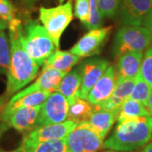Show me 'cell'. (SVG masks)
<instances>
[{
	"label": "cell",
	"instance_id": "cell-1",
	"mask_svg": "<svg viewBox=\"0 0 152 152\" xmlns=\"http://www.w3.org/2000/svg\"><path fill=\"white\" fill-rule=\"evenodd\" d=\"M10 42V65L7 75L6 95L21 91L37 77L39 66L30 57L23 45V24L16 17L8 22Z\"/></svg>",
	"mask_w": 152,
	"mask_h": 152
},
{
	"label": "cell",
	"instance_id": "cell-2",
	"mask_svg": "<svg viewBox=\"0 0 152 152\" xmlns=\"http://www.w3.org/2000/svg\"><path fill=\"white\" fill-rule=\"evenodd\" d=\"M152 140V117H140L118 123L102 149L130 152L146 145Z\"/></svg>",
	"mask_w": 152,
	"mask_h": 152
},
{
	"label": "cell",
	"instance_id": "cell-3",
	"mask_svg": "<svg viewBox=\"0 0 152 152\" xmlns=\"http://www.w3.org/2000/svg\"><path fill=\"white\" fill-rule=\"evenodd\" d=\"M23 45L39 67L43 66L49 56L58 49L43 26L32 20L23 25Z\"/></svg>",
	"mask_w": 152,
	"mask_h": 152
},
{
	"label": "cell",
	"instance_id": "cell-4",
	"mask_svg": "<svg viewBox=\"0 0 152 152\" xmlns=\"http://www.w3.org/2000/svg\"><path fill=\"white\" fill-rule=\"evenodd\" d=\"M152 43V33L143 26H124L117 31L113 43V53L118 58L127 53H144Z\"/></svg>",
	"mask_w": 152,
	"mask_h": 152
},
{
	"label": "cell",
	"instance_id": "cell-5",
	"mask_svg": "<svg viewBox=\"0 0 152 152\" xmlns=\"http://www.w3.org/2000/svg\"><path fill=\"white\" fill-rule=\"evenodd\" d=\"M73 17L71 1H67L65 4L53 8L41 7L39 10V20L58 49L61 37L72 21Z\"/></svg>",
	"mask_w": 152,
	"mask_h": 152
},
{
	"label": "cell",
	"instance_id": "cell-6",
	"mask_svg": "<svg viewBox=\"0 0 152 152\" xmlns=\"http://www.w3.org/2000/svg\"><path fill=\"white\" fill-rule=\"evenodd\" d=\"M104 140L86 121L77 124L66 138L69 152H99L103 146Z\"/></svg>",
	"mask_w": 152,
	"mask_h": 152
},
{
	"label": "cell",
	"instance_id": "cell-7",
	"mask_svg": "<svg viewBox=\"0 0 152 152\" xmlns=\"http://www.w3.org/2000/svg\"><path fill=\"white\" fill-rule=\"evenodd\" d=\"M69 104L58 91L53 92L41 107L35 128L44 125L59 124L68 120Z\"/></svg>",
	"mask_w": 152,
	"mask_h": 152
},
{
	"label": "cell",
	"instance_id": "cell-8",
	"mask_svg": "<svg viewBox=\"0 0 152 152\" xmlns=\"http://www.w3.org/2000/svg\"><path fill=\"white\" fill-rule=\"evenodd\" d=\"M112 29L113 26H107L90 30L78 41L69 52L80 58L91 57L100 53L108 39Z\"/></svg>",
	"mask_w": 152,
	"mask_h": 152
},
{
	"label": "cell",
	"instance_id": "cell-9",
	"mask_svg": "<svg viewBox=\"0 0 152 152\" xmlns=\"http://www.w3.org/2000/svg\"><path fill=\"white\" fill-rule=\"evenodd\" d=\"M108 67V61L99 57L90 58L82 62L79 66L81 80L80 97L87 99L91 90Z\"/></svg>",
	"mask_w": 152,
	"mask_h": 152
},
{
	"label": "cell",
	"instance_id": "cell-10",
	"mask_svg": "<svg viewBox=\"0 0 152 152\" xmlns=\"http://www.w3.org/2000/svg\"><path fill=\"white\" fill-rule=\"evenodd\" d=\"M77 124L71 121L66 120L59 124L40 126L33 129L26 134L23 142L26 143H40V142L58 140L66 139L75 128Z\"/></svg>",
	"mask_w": 152,
	"mask_h": 152
},
{
	"label": "cell",
	"instance_id": "cell-11",
	"mask_svg": "<svg viewBox=\"0 0 152 152\" xmlns=\"http://www.w3.org/2000/svg\"><path fill=\"white\" fill-rule=\"evenodd\" d=\"M152 9V0H122L119 19L124 26H142Z\"/></svg>",
	"mask_w": 152,
	"mask_h": 152
},
{
	"label": "cell",
	"instance_id": "cell-12",
	"mask_svg": "<svg viewBox=\"0 0 152 152\" xmlns=\"http://www.w3.org/2000/svg\"><path fill=\"white\" fill-rule=\"evenodd\" d=\"M65 74L57 71L54 69L49 68L47 66H43L42 73L36 81L33 82L31 86L26 87V89L17 92L10 100H17L19 98L23 97L26 95L36 91H50L55 92L58 91L60 82L64 77Z\"/></svg>",
	"mask_w": 152,
	"mask_h": 152
},
{
	"label": "cell",
	"instance_id": "cell-13",
	"mask_svg": "<svg viewBox=\"0 0 152 152\" xmlns=\"http://www.w3.org/2000/svg\"><path fill=\"white\" fill-rule=\"evenodd\" d=\"M117 69L114 66L109 65L102 76L91 90L87 100L94 106L102 102L111 96L117 86Z\"/></svg>",
	"mask_w": 152,
	"mask_h": 152
},
{
	"label": "cell",
	"instance_id": "cell-14",
	"mask_svg": "<svg viewBox=\"0 0 152 152\" xmlns=\"http://www.w3.org/2000/svg\"><path fill=\"white\" fill-rule=\"evenodd\" d=\"M42 106L20 107L12 112L2 122L18 132L28 133L35 129Z\"/></svg>",
	"mask_w": 152,
	"mask_h": 152
},
{
	"label": "cell",
	"instance_id": "cell-15",
	"mask_svg": "<svg viewBox=\"0 0 152 152\" xmlns=\"http://www.w3.org/2000/svg\"><path fill=\"white\" fill-rule=\"evenodd\" d=\"M135 82L136 78L123 81H118L117 86L111 96L102 102L94 106V107L113 112L118 115L121 107L124 103L125 101H127L130 96Z\"/></svg>",
	"mask_w": 152,
	"mask_h": 152
},
{
	"label": "cell",
	"instance_id": "cell-16",
	"mask_svg": "<svg viewBox=\"0 0 152 152\" xmlns=\"http://www.w3.org/2000/svg\"><path fill=\"white\" fill-rule=\"evenodd\" d=\"M143 53L131 52L120 56L117 64L118 81L134 79L141 68Z\"/></svg>",
	"mask_w": 152,
	"mask_h": 152
},
{
	"label": "cell",
	"instance_id": "cell-17",
	"mask_svg": "<svg viewBox=\"0 0 152 152\" xmlns=\"http://www.w3.org/2000/svg\"><path fill=\"white\" fill-rule=\"evenodd\" d=\"M52 93L50 91H36L26 95L17 100H10V102L4 107L3 113L1 114V120L4 121L12 112L18 108L42 106Z\"/></svg>",
	"mask_w": 152,
	"mask_h": 152
},
{
	"label": "cell",
	"instance_id": "cell-18",
	"mask_svg": "<svg viewBox=\"0 0 152 152\" xmlns=\"http://www.w3.org/2000/svg\"><path fill=\"white\" fill-rule=\"evenodd\" d=\"M118 113L103 109L94 107L92 114L86 122L103 140L113 128L115 121H117Z\"/></svg>",
	"mask_w": 152,
	"mask_h": 152
},
{
	"label": "cell",
	"instance_id": "cell-19",
	"mask_svg": "<svg viewBox=\"0 0 152 152\" xmlns=\"http://www.w3.org/2000/svg\"><path fill=\"white\" fill-rule=\"evenodd\" d=\"M80 73L79 67L71 69L66 74L60 82L57 91L61 93L69 105L73 103L75 99L80 97Z\"/></svg>",
	"mask_w": 152,
	"mask_h": 152
},
{
	"label": "cell",
	"instance_id": "cell-20",
	"mask_svg": "<svg viewBox=\"0 0 152 152\" xmlns=\"http://www.w3.org/2000/svg\"><path fill=\"white\" fill-rule=\"evenodd\" d=\"M81 58H82L73 54L70 52L60 51L57 49L53 53L49 56L44 65L66 75Z\"/></svg>",
	"mask_w": 152,
	"mask_h": 152
},
{
	"label": "cell",
	"instance_id": "cell-21",
	"mask_svg": "<svg viewBox=\"0 0 152 152\" xmlns=\"http://www.w3.org/2000/svg\"><path fill=\"white\" fill-rule=\"evenodd\" d=\"M94 111V105L87 99L77 98L73 103L69 105L68 120H71L77 124L89 119Z\"/></svg>",
	"mask_w": 152,
	"mask_h": 152
},
{
	"label": "cell",
	"instance_id": "cell-22",
	"mask_svg": "<svg viewBox=\"0 0 152 152\" xmlns=\"http://www.w3.org/2000/svg\"><path fill=\"white\" fill-rule=\"evenodd\" d=\"M147 116H151V115L145 106H144L139 102H136L134 100L129 98L127 101H125L124 103L121 107L117 118V122L119 123L124 120L137 118L140 117H147Z\"/></svg>",
	"mask_w": 152,
	"mask_h": 152
},
{
	"label": "cell",
	"instance_id": "cell-23",
	"mask_svg": "<svg viewBox=\"0 0 152 152\" xmlns=\"http://www.w3.org/2000/svg\"><path fill=\"white\" fill-rule=\"evenodd\" d=\"M22 145L25 152H69L66 139L40 143L22 142Z\"/></svg>",
	"mask_w": 152,
	"mask_h": 152
},
{
	"label": "cell",
	"instance_id": "cell-24",
	"mask_svg": "<svg viewBox=\"0 0 152 152\" xmlns=\"http://www.w3.org/2000/svg\"><path fill=\"white\" fill-rule=\"evenodd\" d=\"M10 37L4 31H0V75H7L10 65Z\"/></svg>",
	"mask_w": 152,
	"mask_h": 152
},
{
	"label": "cell",
	"instance_id": "cell-25",
	"mask_svg": "<svg viewBox=\"0 0 152 152\" xmlns=\"http://www.w3.org/2000/svg\"><path fill=\"white\" fill-rule=\"evenodd\" d=\"M152 87L142 78L140 73L136 76V82L133 91L131 92L129 99L139 102L147 107L148 99L151 91Z\"/></svg>",
	"mask_w": 152,
	"mask_h": 152
},
{
	"label": "cell",
	"instance_id": "cell-26",
	"mask_svg": "<svg viewBox=\"0 0 152 152\" xmlns=\"http://www.w3.org/2000/svg\"><path fill=\"white\" fill-rule=\"evenodd\" d=\"M122 0H97L98 7L103 18L112 19L119 11Z\"/></svg>",
	"mask_w": 152,
	"mask_h": 152
},
{
	"label": "cell",
	"instance_id": "cell-27",
	"mask_svg": "<svg viewBox=\"0 0 152 152\" xmlns=\"http://www.w3.org/2000/svg\"><path fill=\"white\" fill-rule=\"evenodd\" d=\"M140 75L152 87V43L143 56Z\"/></svg>",
	"mask_w": 152,
	"mask_h": 152
},
{
	"label": "cell",
	"instance_id": "cell-28",
	"mask_svg": "<svg viewBox=\"0 0 152 152\" xmlns=\"http://www.w3.org/2000/svg\"><path fill=\"white\" fill-rule=\"evenodd\" d=\"M102 19L99 7L97 0H90V19L86 28L90 30H94L101 27L102 25Z\"/></svg>",
	"mask_w": 152,
	"mask_h": 152
},
{
	"label": "cell",
	"instance_id": "cell-29",
	"mask_svg": "<svg viewBox=\"0 0 152 152\" xmlns=\"http://www.w3.org/2000/svg\"><path fill=\"white\" fill-rule=\"evenodd\" d=\"M75 15L83 25L87 26L90 19V0H75Z\"/></svg>",
	"mask_w": 152,
	"mask_h": 152
},
{
	"label": "cell",
	"instance_id": "cell-30",
	"mask_svg": "<svg viewBox=\"0 0 152 152\" xmlns=\"http://www.w3.org/2000/svg\"><path fill=\"white\" fill-rule=\"evenodd\" d=\"M16 10L10 0H0V19L10 22L15 18Z\"/></svg>",
	"mask_w": 152,
	"mask_h": 152
},
{
	"label": "cell",
	"instance_id": "cell-31",
	"mask_svg": "<svg viewBox=\"0 0 152 152\" xmlns=\"http://www.w3.org/2000/svg\"><path fill=\"white\" fill-rule=\"evenodd\" d=\"M142 26L146 27L147 29H149L151 31V32L152 33V9L149 12V14L147 15L146 17L145 18Z\"/></svg>",
	"mask_w": 152,
	"mask_h": 152
},
{
	"label": "cell",
	"instance_id": "cell-32",
	"mask_svg": "<svg viewBox=\"0 0 152 152\" xmlns=\"http://www.w3.org/2000/svg\"><path fill=\"white\" fill-rule=\"evenodd\" d=\"M37 1L38 0H22L23 4L25 5V7L29 8V9H30V8H32Z\"/></svg>",
	"mask_w": 152,
	"mask_h": 152
},
{
	"label": "cell",
	"instance_id": "cell-33",
	"mask_svg": "<svg viewBox=\"0 0 152 152\" xmlns=\"http://www.w3.org/2000/svg\"><path fill=\"white\" fill-rule=\"evenodd\" d=\"M147 109L150 113V115L152 117V90L150 94V96L148 99V105H147Z\"/></svg>",
	"mask_w": 152,
	"mask_h": 152
},
{
	"label": "cell",
	"instance_id": "cell-34",
	"mask_svg": "<svg viewBox=\"0 0 152 152\" xmlns=\"http://www.w3.org/2000/svg\"><path fill=\"white\" fill-rule=\"evenodd\" d=\"M9 125L5 124L4 122H1L0 123V137L3 135V134L9 129Z\"/></svg>",
	"mask_w": 152,
	"mask_h": 152
},
{
	"label": "cell",
	"instance_id": "cell-35",
	"mask_svg": "<svg viewBox=\"0 0 152 152\" xmlns=\"http://www.w3.org/2000/svg\"><path fill=\"white\" fill-rule=\"evenodd\" d=\"M6 100H7V95H3L0 96V111L5 106Z\"/></svg>",
	"mask_w": 152,
	"mask_h": 152
},
{
	"label": "cell",
	"instance_id": "cell-36",
	"mask_svg": "<svg viewBox=\"0 0 152 152\" xmlns=\"http://www.w3.org/2000/svg\"><path fill=\"white\" fill-rule=\"evenodd\" d=\"M141 152H152V141L148 143L145 148L141 151Z\"/></svg>",
	"mask_w": 152,
	"mask_h": 152
},
{
	"label": "cell",
	"instance_id": "cell-37",
	"mask_svg": "<svg viewBox=\"0 0 152 152\" xmlns=\"http://www.w3.org/2000/svg\"><path fill=\"white\" fill-rule=\"evenodd\" d=\"M0 152H25L24 151V147L23 145H20V146L19 147V148H17L15 150H14V151H4V150H3V149H1L0 148Z\"/></svg>",
	"mask_w": 152,
	"mask_h": 152
},
{
	"label": "cell",
	"instance_id": "cell-38",
	"mask_svg": "<svg viewBox=\"0 0 152 152\" xmlns=\"http://www.w3.org/2000/svg\"><path fill=\"white\" fill-rule=\"evenodd\" d=\"M6 28H8V22L0 19V31H4Z\"/></svg>",
	"mask_w": 152,
	"mask_h": 152
},
{
	"label": "cell",
	"instance_id": "cell-39",
	"mask_svg": "<svg viewBox=\"0 0 152 152\" xmlns=\"http://www.w3.org/2000/svg\"><path fill=\"white\" fill-rule=\"evenodd\" d=\"M58 1H59L60 4H63V3H64V1H66V0H58ZM68 1H71V0H68Z\"/></svg>",
	"mask_w": 152,
	"mask_h": 152
},
{
	"label": "cell",
	"instance_id": "cell-40",
	"mask_svg": "<svg viewBox=\"0 0 152 152\" xmlns=\"http://www.w3.org/2000/svg\"><path fill=\"white\" fill-rule=\"evenodd\" d=\"M104 152H123V151H110V150H108V151H104Z\"/></svg>",
	"mask_w": 152,
	"mask_h": 152
}]
</instances>
